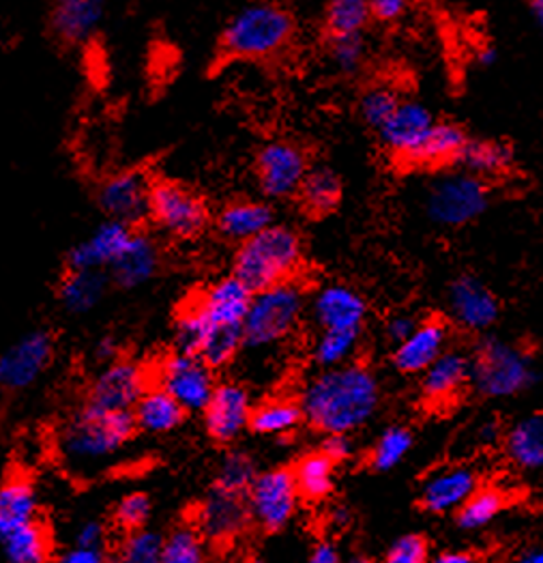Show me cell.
<instances>
[{"instance_id":"1","label":"cell","mask_w":543,"mask_h":563,"mask_svg":"<svg viewBox=\"0 0 543 563\" xmlns=\"http://www.w3.org/2000/svg\"><path fill=\"white\" fill-rule=\"evenodd\" d=\"M306 422L314 430L359 432L378 416L383 405V383L362 362H348L335 368H320L299 394Z\"/></svg>"},{"instance_id":"2","label":"cell","mask_w":543,"mask_h":563,"mask_svg":"<svg viewBox=\"0 0 543 563\" xmlns=\"http://www.w3.org/2000/svg\"><path fill=\"white\" fill-rule=\"evenodd\" d=\"M136 432L132 411H108L87 402L58 428L56 450L69 470H97L117 459Z\"/></svg>"},{"instance_id":"3","label":"cell","mask_w":543,"mask_h":563,"mask_svg":"<svg viewBox=\"0 0 543 563\" xmlns=\"http://www.w3.org/2000/svg\"><path fill=\"white\" fill-rule=\"evenodd\" d=\"M295 15L275 0H254L241 7L226 24L220 49L226 58L267 60L292 44Z\"/></svg>"},{"instance_id":"4","label":"cell","mask_w":543,"mask_h":563,"mask_svg":"<svg viewBox=\"0 0 543 563\" xmlns=\"http://www.w3.org/2000/svg\"><path fill=\"white\" fill-rule=\"evenodd\" d=\"M306 258L303 239L297 229L273 222L258 235L239 243L232 258V276L243 282L252 292L273 284L292 280Z\"/></svg>"},{"instance_id":"5","label":"cell","mask_w":543,"mask_h":563,"mask_svg":"<svg viewBox=\"0 0 543 563\" xmlns=\"http://www.w3.org/2000/svg\"><path fill=\"white\" fill-rule=\"evenodd\" d=\"M540 368L531 351L502 340L484 335L470 353L468 387L486 400H509L540 383Z\"/></svg>"},{"instance_id":"6","label":"cell","mask_w":543,"mask_h":563,"mask_svg":"<svg viewBox=\"0 0 543 563\" xmlns=\"http://www.w3.org/2000/svg\"><path fill=\"white\" fill-rule=\"evenodd\" d=\"M308 312V292L295 280H284L252 295L243 319V349L261 351L290 338Z\"/></svg>"},{"instance_id":"7","label":"cell","mask_w":543,"mask_h":563,"mask_svg":"<svg viewBox=\"0 0 543 563\" xmlns=\"http://www.w3.org/2000/svg\"><path fill=\"white\" fill-rule=\"evenodd\" d=\"M492 202L490 186L466 170H445L428 186L423 209L432 224L441 229H462L479 220Z\"/></svg>"},{"instance_id":"8","label":"cell","mask_w":543,"mask_h":563,"mask_svg":"<svg viewBox=\"0 0 543 563\" xmlns=\"http://www.w3.org/2000/svg\"><path fill=\"white\" fill-rule=\"evenodd\" d=\"M148 220L173 239L191 241L209 229L213 216L200 194L177 181L162 179L151 184Z\"/></svg>"},{"instance_id":"9","label":"cell","mask_w":543,"mask_h":563,"mask_svg":"<svg viewBox=\"0 0 543 563\" xmlns=\"http://www.w3.org/2000/svg\"><path fill=\"white\" fill-rule=\"evenodd\" d=\"M252 522L265 533L284 531L299 512L301 495L295 484L292 470L275 467L258 471L245 493Z\"/></svg>"},{"instance_id":"10","label":"cell","mask_w":543,"mask_h":563,"mask_svg":"<svg viewBox=\"0 0 543 563\" xmlns=\"http://www.w3.org/2000/svg\"><path fill=\"white\" fill-rule=\"evenodd\" d=\"M157 385L166 389L187 413H202L218 378L215 371L200 355L175 351L162 362Z\"/></svg>"},{"instance_id":"11","label":"cell","mask_w":543,"mask_h":563,"mask_svg":"<svg viewBox=\"0 0 543 563\" xmlns=\"http://www.w3.org/2000/svg\"><path fill=\"white\" fill-rule=\"evenodd\" d=\"M196 529L202 533L211 547H232L252 527L245 495L228 493L213 486L207 497L198 504L193 520Z\"/></svg>"},{"instance_id":"12","label":"cell","mask_w":543,"mask_h":563,"mask_svg":"<svg viewBox=\"0 0 543 563\" xmlns=\"http://www.w3.org/2000/svg\"><path fill=\"white\" fill-rule=\"evenodd\" d=\"M254 166L261 191L272 200H288L297 196L310 159L295 142L272 141L261 146Z\"/></svg>"},{"instance_id":"13","label":"cell","mask_w":543,"mask_h":563,"mask_svg":"<svg viewBox=\"0 0 543 563\" xmlns=\"http://www.w3.org/2000/svg\"><path fill=\"white\" fill-rule=\"evenodd\" d=\"M254 400L245 385L236 380L218 383L207 407L202 409V422L207 434L220 443L232 445L250 430Z\"/></svg>"},{"instance_id":"14","label":"cell","mask_w":543,"mask_h":563,"mask_svg":"<svg viewBox=\"0 0 543 563\" xmlns=\"http://www.w3.org/2000/svg\"><path fill=\"white\" fill-rule=\"evenodd\" d=\"M54 357V338L47 329H33L0 353V387L26 389L46 373Z\"/></svg>"},{"instance_id":"15","label":"cell","mask_w":543,"mask_h":563,"mask_svg":"<svg viewBox=\"0 0 543 563\" xmlns=\"http://www.w3.org/2000/svg\"><path fill=\"white\" fill-rule=\"evenodd\" d=\"M148 387L151 376L142 364L134 360H114L92 378L89 405L108 411H132Z\"/></svg>"},{"instance_id":"16","label":"cell","mask_w":543,"mask_h":563,"mask_svg":"<svg viewBox=\"0 0 543 563\" xmlns=\"http://www.w3.org/2000/svg\"><path fill=\"white\" fill-rule=\"evenodd\" d=\"M447 306L453 323L468 333H486L500 319L497 295L486 282L470 274H464L450 284Z\"/></svg>"},{"instance_id":"17","label":"cell","mask_w":543,"mask_h":563,"mask_svg":"<svg viewBox=\"0 0 543 563\" xmlns=\"http://www.w3.org/2000/svg\"><path fill=\"white\" fill-rule=\"evenodd\" d=\"M308 310L318 329H363L369 303L362 292L344 282H329L308 299Z\"/></svg>"},{"instance_id":"18","label":"cell","mask_w":543,"mask_h":563,"mask_svg":"<svg viewBox=\"0 0 543 563\" xmlns=\"http://www.w3.org/2000/svg\"><path fill=\"white\" fill-rule=\"evenodd\" d=\"M450 342L452 331L443 319H423L394 346L389 364L400 375L419 376L445 349H450Z\"/></svg>"},{"instance_id":"19","label":"cell","mask_w":543,"mask_h":563,"mask_svg":"<svg viewBox=\"0 0 543 563\" xmlns=\"http://www.w3.org/2000/svg\"><path fill=\"white\" fill-rule=\"evenodd\" d=\"M481 486L479 471L470 465H447L432 471L419 495V504L425 512L436 517L453 515L477 488Z\"/></svg>"},{"instance_id":"20","label":"cell","mask_w":543,"mask_h":563,"mask_svg":"<svg viewBox=\"0 0 543 563\" xmlns=\"http://www.w3.org/2000/svg\"><path fill=\"white\" fill-rule=\"evenodd\" d=\"M151 181L144 173L125 170L108 177L97 191V202L108 218L121 220L130 227L148 220Z\"/></svg>"},{"instance_id":"21","label":"cell","mask_w":543,"mask_h":563,"mask_svg":"<svg viewBox=\"0 0 543 563\" xmlns=\"http://www.w3.org/2000/svg\"><path fill=\"white\" fill-rule=\"evenodd\" d=\"M470 353L462 349H445L423 373H421V398L428 407H452L468 387Z\"/></svg>"},{"instance_id":"22","label":"cell","mask_w":543,"mask_h":563,"mask_svg":"<svg viewBox=\"0 0 543 563\" xmlns=\"http://www.w3.org/2000/svg\"><path fill=\"white\" fill-rule=\"evenodd\" d=\"M434 123H436V117L425 103L412 101V99H400L398 108L376 132L385 151L394 155L396 162L402 164L417 148V144L423 141V136L430 132Z\"/></svg>"},{"instance_id":"23","label":"cell","mask_w":543,"mask_h":563,"mask_svg":"<svg viewBox=\"0 0 543 563\" xmlns=\"http://www.w3.org/2000/svg\"><path fill=\"white\" fill-rule=\"evenodd\" d=\"M134 233V227L121 222V220H106L101 222L91 235L76 243L67 254L69 269H101L106 272L117 256L128 245L130 236Z\"/></svg>"},{"instance_id":"24","label":"cell","mask_w":543,"mask_h":563,"mask_svg":"<svg viewBox=\"0 0 543 563\" xmlns=\"http://www.w3.org/2000/svg\"><path fill=\"white\" fill-rule=\"evenodd\" d=\"M252 295L254 292L236 276H224L202 290L196 306L200 308L209 329L243 325Z\"/></svg>"},{"instance_id":"25","label":"cell","mask_w":543,"mask_h":563,"mask_svg":"<svg viewBox=\"0 0 543 563\" xmlns=\"http://www.w3.org/2000/svg\"><path fill=\"white\" fill-rule=\"evenodd\" d=\"M162 267V250L157 241L146 233L134 231L123 252L108 267L110 282L125 290H134L153 280Z\"/></svg>"},{"instance_id":"26","label":"cell","mask_w":543,"mask_h":563,"mask_svg":"<svg viewBox=\"0 0 543 563\" xmlns=\"http://www.w3.org/2000/svg\"><path fill=\"white\" fill-rule=\"evenodd\" d=\"M106 13V0H54L52 29L54 35L69 44H87L99 31Z\"/></svg>"},{"instance_id":"27","label":"cell","mask_w":543,"mask_h":563,"mask_svg":"<svg viewBox=\"0 0 543 563\" xmlns=\"http://www.w3.org/2000/svg\"><path fill=\"white\" fill-rule=\"evenodd\" d=\"M453 164L479 179H497L507 175L516 164V151L509 142L466 139Z\"/></svg>"},{"instance_id":"28","label":"cell","mask_w":543,"mask_h":563,"mask_svg":"<svg viewBox=\"0 0 543 563\" xmlns=\"http://www.w3.org/2000/svg\"><path fill=\"white\" fill-rule=\"evenodd\" d=\"M275 222V211L269 202L263 200H234L224 205L213 224L220 236L232 243H243L250 236L258 235Z\"/></svg>"},{"instance_id":"29","label":"cell","mask_w":543,"mask_h":563,"mask_svg":"<svg viewBox=\"0 0 543 563\" xmlns=\"http://www.w3.org/2000/svg\"><path fill=\"white\" fill-rule=\"evenodd\" d=\"M502 450L507 461L522 473H535L543 465V416L531 413L511 423L502 434Z\"/></svg>"},{"instance_id":"30","label":"cell","mask_w":543,"mask_h":563,"mask_svg":"<svg viewBox=\"0 0 543 563\" xmlns=\"http://www.w3.org/2000/svg\"><path fill=\"white\" fill-rule=\"evenodd\" d=\"M132 416L140 432L157 437L179 430L185 423L187 411L166 389H162L159 385H151L134 405Z\"/></svg>"},{"instance_id":"31","label":"cell","mask_w":543,"mask_h":563,"mask_svg":"<svg viewBox=\"0 0 543 563\" xmlns=\"http://www.w3.org/2000/svg\"><path fill=\"white\" fill-rule=\"evenodd\" d=\"M466 132L452 121H436L423 141L402 162L410 168H441L453 164L457 151L466 142Z\"/></svg>"},{"instance_id":"32","label":"cell","mask_w":543,"mask_h":563,"mask_svg":"<svg viewBox=\"0 0 543 563\" xmlns=\"http://www.w3.org/2000/svg\"><path fill=\"white\" fill-rule=\"evenodd\" d=\"M110 288V276L101 269H69L58 284V301L65 312L82 317L92 312Z\"/></svg>"},{"instance_id":"33","label":"cell","mask_w":543,"mask_h":563,"mask_svg":"<svg viewBox=\"0 0 543 563\" xmlns=\"http://www.w3.org/2000/svg\"><path fill=\"white\" fill-rule=\"evenodd\" d=\"M344 186L340 175L329 166H310L301 186H299V202L308 216L324 218L333 213L342 202Z\"/></svg>"},{"instance_id":"34","label":"cell","mask_w":543,"mask_h":563,"mask_svg":"<svg viewBox=\"0 0 543 563\" xmlns=\"http://www.w3.org/2000/svg\"><path fill=\"white\" fill-rule=\"evenodd\" d=\"M37 493L24 477H13L0 486V540L11 531L37 520Z\"/></svg>"},{"instance_id":"35","label":"cell","mask_w":543,"mask_h":563,"mask_svg":"<svg viewBox=\"0 0 543 563\" xmlns=\"http://www.w3.org/2000/svg\"><path fill=\"white\" fill-rule=\"evenodd\" d=\"M295 484L301 499L310 504L326 501L337 484V465L324 452H310L292 467Z\"/></svg>"},{"instance_id":"36","label":"cell","mask_w":543,"mask_h":563,"mask_svg":"<svg viewBox=\"0 0 543 563\" xmlns=\"http://www.w3.org/2000/svg\"><path fill=\"white\" fill-rule=\"evenodd\" d=\"M306 423L303 409L297 398H272L254 405L250 430L261 437H290Z\"/></svg>"},{"instance_id":"37","label":"cell","mask_w":543,"mask_h":563,"mask_svg":"<svg viewBox=\"0 0 543 563\" xmlns=\"http://www.w3.org/2000/svg\"><path fill=\"white\" fill-rule=\"evenodd\" d=\"M507 508V493L495 486H479L453 515L462 531H484Z\"/></svg>"},{"instance_id":"38","label":"cell","mask_w":543,"mask_h":563,"mask_svg":"<svg viewBox=\"0 0 543 563\" xmlns=\"http://www.w3.org/2000/svg\"><path fill=\"white\" fill-rule=\"evenodd\" d=\"M363 329H320L312 346L318 368H335L355 360L362 346Z\"/></svg>"},{"instance_id":"39","label":"cell","mask_w":543,"mask_h":563,"mask_svg":"<svg viewBox=\"0 0 543 563\" xmlns=\"http://www.w3.org/2000/svg\"><path fill=\"white\" fill-rule=\"evenodd\" d=\"M412 448H414V432L405 423L387 426L378 434V439L367 456V465L376 473H389V471L398 470L407 461Z\"/></svg>"},{"instance_id":"40","label":"cell","mask_w":543,"mask_h":563,"mask_svg":"<svg viewBox=\"0 0 543 563\" xmlns=\"http://www.w3.org/2000/svg\"><path fill=\"white\" fill-rule=\"evenodd\" d=\"M0 547L11 563H44L52 558L49 536L37 520L4 536Z\"/></svg>"},{"instance_id":"41","label":"cell","mask_w":543,"mask_h":563,"mask_svg":"<svg viewBox=\"0 0 543 563\" xmlns=\"http://www.w3.org/2000/svg\"><path fill=\"white\" fill-rule=\"evenodd\" d=\"M372 22L369 0H329L322 18L326 37L357 35Z\"/></svg>"},{"instance_id":"42","label":"cell","mask_w":543,"mask_h":563,"mask_svg":"<svg viewBox=\"0 0 543 563\" xmlns=\"http://www.w3.org/2000/svg\"><path fill=\"white\" fill-rule=\"evenodd\" d=\"M256 475H258L256 459L243 448H232L218 463L215 486L228 493L245 495Z\"/></svg>"},{"instance_id":"43","label":"cell","mask_w":543,"mask_h":563,"mask_svg":"<svg viewBox=\"0 0 543 563\" xmlns=\"http://www.w3.org/2000/svg\"><path fill=\"white\" fill-rule=\"evenodd\" d=\"M243 351V325L211 328L207 331L198 355L213 368H228Z\"/></svg>"},{"instance_id":"44","label":"cell","mask_w":543,"mask_h":563,"mask_svg":"<svg viewBox=\"0 0 543 563\" xmlns=\"http://www.w3.org/2000/svg\"><path fill=\"white\" fill-rule=\"evenodd\" d=\"M207 560V540L193 522L175 527L164 536L162 563H202Z\"/></svg>"},{"instance_id":"45","label":"cell","mask_w":543,"mask_h":563,"mask_svg":"<svg viewBox=\"0 0 543 563\" xmlns=\"http://www.w3.org/2000/svg\"><path fill=\"white\" fill-rule=\"evenodd\" d=\"M128 536L123 538L119 547V560L125 563H162V547H164V536L140 527L125 531Z\"/></svg>"},{"instance_id":"46","label":"cell","mask_w":543,"mask_h":563,"mask_svg":"<svg viewBox=\"0 0 543 563\" xmlns=\"http://www.w3.org/2000/svg\"><path fill=\"white\" fill-rule=\"evenodd\" d=\"M398 103H400V95L394 87L374 85V87L365 89L359 99V114H362L363 123L372 130H378L391 117V112L398 108Z\"/></svg>"},{"instance_id":"47","label":"cell","mask_w":543,"mask_h":563,"mask_svg":"<svg viewBox=\"0 0 543 563\" xmlns=\"http://www.w3.org/2000/svg\"><path fill=\"white\" fill-rule=\"evenodd\" d=\"M209 331V325L200 312V308L193 303H187L175 321V351L181 353H196L202 346V340Z\"/></svg>"},{"instance_id":"48","label":"cell","mask_w":543,"mask_h":563,"mask_svg":"<svg viewBox=\"0 0 543 563\" xmlns=\"http://www.w3.org/2000/svg\"><path fill=\"white\" fill-rule=\"evenodd\" d=\"M329 40V58L340 74H357L365 60V40L363 33L357 35H340L326 37Z\"/></svg>"},{"instance_id":"49","label":"cell","mask_w":543,"mask_h":563,"mask_svg":"<svg viewBox=\"0 0 543 563\" xmlns=\"http://www.w3.org/2000/svg\"><path fill=\"white\" fill-rule=\"evenodd\" d=\"M153 515V501L146 493H130L114 506V525L123 531H132L146 527L148 518Z\"/></svg>"},{"instance_id":"50","label":"cell","mask_w":543,"mask_h":563,"mask_svg":"<svg viewBox=\"0 0 543 563\" xmlns=\"http://www.w3.org/2000/svg\"><path fill=\"white\" fill-rule=\"evenodd\" d=\"M430 560V542L419 533H405L387 551L389 563H425Z\"/></svg>"},{"instance_id":"51","label":"cell","mask_w":543,"mask_h":563,"mask_svg":"<svg viewBox=\"0 0 543 563\" xmlns=\"http://www.w3.org/2000/svg\"><path fill=\"white\" fill-rule=\"evenodd\" d=\"M320 452H324L335 465L348 463L357 454V439L353 432H329L324 434Z\"/></svg>"},{"instance_id":"52","label":"cell","mask_w":543,"mask_h":563,"mask_svg":"<svg viewBox=\"0 0 543 563\" xmlns=\"http://www.w3.org/2000/svg\"><path fill=\"white\" fill-rule=\"evenodd\" d=\"M419 321H421V319H419L417 314H412V312H405V310H402V312H394V314L385 321V325H383L385 340H387L391 346H396L398 342H402V340L407 338L412 329L417 328Z\"/></svg>"},{"instance_id":"53","label":"cell","mask_w":543,"mask_h":563,"mask_svg":"<svg viewBox=\"0 0 543 563\" xmlns=\"http://www.w3.org/2000/svg\"><path fill=\"white\" fill-rule=\"evenodd\" d=\"M408 7H410V0H369L372 20H378L385 24L402 20L407 15Z\"/></svg>"},{"instance_id":"54","label":"cell","mask_w":543,"mask_h":563,"mask_svg":"<svg viewBox=\"0 0 543 563\" xmlns=\"http://www.w3.org/2000/svg\"><path fill=\"white\" fill-rule=\"evenodd\" d=\"M74 544L80 547H89V549H101L108 551V531L103 527V522L99 520H87L80 525V529L74 536Z\"/></svg>"},{"instance_id":"55","label":"cell","mask_w":543,"mask_h":563,"mask_svg":"<svg viewBox=\"0 0 543 563\" xmlns=\"http://www.w3.org/2000/svg\"><path fill=\"white\" fill-rule=\"evenodd\" d=\"M106 560H108V551L89 549V547H80V544H71L69 549H65L58 555L60 563H101Z\"/></svg>"},{"instance_id":"56","label":"cell","mask_w":543,"mask_h":563,"mask_svg":"<svg viewBox=\"0 0 543 563\" xmlns=\"http://www.w3.org/2000/svg\"><path fill=\"white\" fill-rule=\"evenodd\" d=\"M92 360L101 366L119 360V342L112 335H106V338L97 340L95 346H92Z\"/></svg>"},{"instance_id":"57","label":"cell","mask_w":543,"mask_h":563,"mask_svg":"<svg viewBox=\"0 0 543 563\" xmlns=\"http://www.w3.org/2000/svg\"><path fill=\"white\" fill-rule=\"evenodd\" d=\"M342 560V553L333 540H320L312 547L310 562L312 563H337Z\"/></svg>"},{"instance_id":"58","label":"cell","mask_w":543,"mask_h":563,"mask_svg":"<svg viewBox=\"0 0 543 563\" xmlns=\"http://www.w3.org/2000/svg\"><path fill=\"white\" fill-rule=\"evenodd\" d=\"M329 525L337 531H346L353 525V510L348 506H333L329 512Z\"/></svg>"},{"instance_id":"59","label":"cell","mask_w":543,"mask_h":563,"mask_svg":"<svg viewBox=\"0 0 543 563\" xmlns=\"http://www.w3.org/2000/svg\"><path fill=\"white\" fill-rule=\"evenodd\" d=\"M502 439V430H500V426L498 422H484L479 426V430H477V441L481 443V445H497L498 441Z\"/></svg>"},{"instance_id":"60","label":"cell","mask_w":543,"mask_h":563,"mask_svg":"<svg viewBox=\"0 0 543 563\" xmlns=\"http://www.w3.org/2000/svg\"><path fill=\"white\" fill-rule=\"evenodd\" d=\"M434 562L436 563H475L477 562V558L473 555V553H468V551H452V549H447V551H441L436 558H434Z\"/></svg>"},{"instance_id":"61","label":"cell","mask_w":543,"mask_h":563,"mask_svg":"<svg viewBox=\"0 0 543 563\" xmlns=\"http://www.w3.org/2000/svg\"><path fill=\"white\" fill-rule=\"evenodd\" d=\"M498 52L495 46H486L481 47L479 52H477V63L481 65V67H492L495 63H497Z\"/></svg>"},{"instance_id":"62","label":"cell","mask_w":543,"mask_h":563,"mask_svg":"<svg viewBox=\"0 0 543 563\" xmlns=\"http://www.w3.org/2000/svg\"><path fill=\"white\" fill-rule=\"evenodd\" d=\"M518 562L520 563H542L543 562V553L542 547H527L520 555H518Z\"/></svg>"},{"instance_id":"63","label":"cell","mask_w":543,"mask_h":563,"mask_svg":"<svg viewBox=\"0 0 543 563\" xmlns=\"http://www.w3.org/2000/svg\"><path fill=\"white\" fill-rule=\"evenodd\" d=\"M529 7H531V13L535 18L538 24H542L543 20V0H529Z\"/></svg>"},{"instance_id":"64","label":"cell","mask_w":543,"mask_h":563,"mask_svg":"<svg viewBox=\"0 0 543 563\" xmlns=\"http://www.w3.org/2000/svg\"><path fill=\"white\" fill-rule=\"evenodd\" d=\"M275 2H284V0H275Z\"/></svg>"}]
</instances>
